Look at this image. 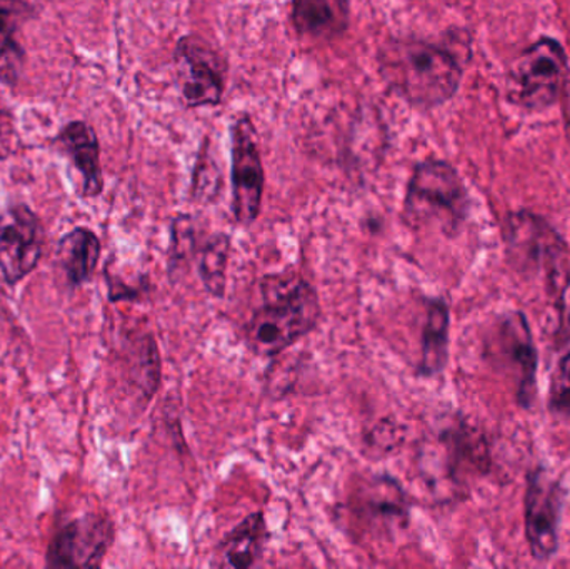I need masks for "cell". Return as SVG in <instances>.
Returning <instances> with one entry per match:
<instances>
[{"instance_id": "ffe728a7", "label": "cell", "mask_w": 570, "mask_h": 569, "mask_svg": "<svg viewBox=\"0 0 570 569\" xmlns=\"http://www.w3.org/2000/svg\"><path fill=\"white\" fill-rule=\"evenodd\" d=\"M196 219L190 214H177L170 223L169 251H167V273L170 279L183 274L190 261L197 256Z\"/></svg>"}, {"instance_id": "ac0fdd59", "label": "cell", "mask_w": 570, "mask_h": 569, "mask_svg": "<svg viewBox=\"0 0 570 569\" xmlns=\"http://www.w3.org/2000/svg\"><path fill=\"white\" fill-rule=\"evenodd\" d=\"M100 253L102 246L94 230L76 227L63 234L57 246V259L66 274L67 283L79 287L90 281L99 264Z\"/></svg>"}, {"instance_id": "ba28073f", "label": "cell", "mask_w": 570, "mask_h": 569, "mask_svg": "<svg viewBox=\"0 0 570 569\" xmlns=\"http://www.w3.org/2000/svg\"><path fill=\"white\" fill-rule=\"evenodd\" d=\"M176 59L186 69L180 86L186 107L199 109L219 106L226 92L227 73V62L219 50L203 37L189 33L177 40Z\"/></svg>"}, {"instance_id": "2e32d148", "label": "cell", "mask_w": 570, "mask_h": 569, "mask_svg": "<svg viewBox=\"0 0 570 569\" xmlns=\"http://www.w3.org/2000/svg\"><path fill=\"white\" fill-rule=\"evenodd\" d=\"M269 540L263 511L244 518L230 533L217 545L213 567L247 569L256 567L263 558Z\"/></svg>"}, {"instance_id": "7402d4cb", "label": "cell", "mask_w": 570, "mask_h": 569, "mask_svg": "<svg viewBox=\"0 0 570 569\" xmlns=\"http://www.w3.org/2000/svg\"><path fill=\"white\" fill-rule=\"evenodd\" d=\"M551 406L558 413L570 414V353L562 357L552 376Z\"/></svg>"}, {"instance_id": "d4e9b609", "label": "cell", "mask_w": 570, "mask_h": 569, "mask_svg": "<svg viewBox=\"0 0 570 569\" xmlns=\"http://www.w3.org/2000/svg\"><path fill=\"white\" fill-rule=\"evenodd\" d=\"M568 110H569V126H570V99H569Z\"/></svg>"}, {"instance_id": "52a82bcc", "label": "cell", "mask_w": 570, "mask_h": 569, "mask_svg": "<svg viewBox=\"0 0 570 569\" xmlns=\"http://www.w3.org/2000/svg\"><path fill=\"white\" fill-rule=\"evenodd\" d=\"M43 236L42 223L26 204H13L0 213V273L9 286L39 266Z\"/></svg>"}, {"instance_id": "277c9868", "label": "cell", "mask_w": 570, "mask_h": 569, "mask_svg": "<svg viewBox=\"0 0 570 569\" xmlns=\"http://www.w3.org/2000/svg\"><path fill=\"white\" fill-rule=\"evenodd\" d=\"M509 254L521 269L546 274L549 290L562 296L568 284V249L558 233L535 214L515 213L505 220Z\"/></svg>"}, {"instance_id": "30bf717a", "label": "cell", "mask_w": 570, "mask_h": 569, "mask_svg": "<svg viewBox=\"0 0 570 569\" xmlns=\"http://www.w3.org/2000/svg\"><path fill=\"white\" fill-rule=\"evenodd\" d=\"M116 527L106 514H86L57 531L47 548L49 568H99L109 553Z\"/></svg>"}, {"instance_id": "8fae6325", "label": "cell", "mask_w": 570, "mask_h": 569, "mask_svg": "<svg viewBox=\"0 0 570 569\" xmlns=\"http://www.w3.org/2000/svg\"><path fill=\"white\" fill-rule=\"evenodd\" d=\"M559 508L558 484L544 471H534L525 493V534L538 561L551 560L558 551Z\"/></svg>"}, {"instance_id": "9a60e30c", "label": "cell", "mask_w": 570, "mask_h": 569, "mask_svg": "<svg viewBox=\"0 0 570 569\" xmlns=\"http://www.w3.org/2000/svg\"><path fill=\"white\" fill-rule=\"evenodd\" d=\"M291 20L298 36L311 40H334L351 27L348 0H292Z\"/></svg>"}, {"instance_id": "cb8c5ba5", "label": "cell", "mask_w": 570, "mask_h": 569, "mask_svg": "<svg viewBox=\"0 0 570 569\" xmlns=\"http://www.w3.org/2000/svg\"><path fill=\"white\" fill-rule=\"evenodd\" d=\"M375 430L382 434L381 438L375 436V434L368 433L367 444L371 448H385V451H391V448H394L395 440H399V434L395 433V424L389 423V421H382L381 424L375 426Z\"/></svg>"}, {"instance_id": "44dd1931", "label": "cell", "mask_w": 570, "mask_h": 569, "mask_svg": "<svg viewBox=\"0 0 570 569\" xmlns=\"http://www.w3.org/2000/svg\"><path fill=\"white\" fill-rule=\"evenodd\" d=\"M220 190V170L216 160L210 157L209 147H200L197 157L196 170H194L190 194L193 199L200 204H209L216 199Z\"/></svg>"}, {"instance_id": "5b68a950", "label": "cell", "mask_w": 570, "mask_h": 569, "mask_svg": "<svg viewBox=\"0 0 570 569\" xmlns=\"http://www.w3.org/2000/svg\"><path fill=\"white\" fill-rule=\"evenodd\" d=\"M568 77V57L556 40L542 39L515 60L511 94L521 106L544 109L558 100Z\"/></svg>"}, {"instance_id": "6da1fadb", "label": "cell", "mask_w": 570, "mask_h": 569, "mask_svg": "<svg viewBox=\"0 0 570 569\" xmlns=\"http://www.w3.org/2000/svg\"><path fill=\"white\" fill-rule=\"evenodd\" d=\"M259 290L261 306L244 326V340L257 356H281L321 323V301L304 276L288 271L267 274Z\"/></svg>"}, {"instance_id": "e0dca14e", "label": "cell", "mask_w": 570, "mask_h": 569, "mask_svg": "<svg viewBox=\"0 0 570 569\" xmlns=\"http://www.w3.org/2000/svg\"><path fill=\"white\" fill-rule=\"evenodd\" d=\"M449 331H451V311L448 303L444 300H429L425 303L421 361L417 364L419 376H438L448 366Z\"/></svg>"}, {"instance_id": "7a4b0ae2", "label": "cell", "mask_w": 570, "mask_h": 569, "mask_svg": "<svg viewBox=\"0 0 570 569\" xmlns=\"http://www.w3.org/2000/svg\"><path fill=\"white\" fill-rule=\"evenodd\" d=\"M379 73L389 89L415 109H434L459 90L458 59L434 42L392 37L379 47Z\"/></svg>"}, {"instance_id": "7c38bea8", "label": "cell", "mask_w": 570, "mask_h": 569, "mask_svg": "<svg viewBox=\"0 0 570 569\" xmlns=\"http://www.w3.org/2000/svg\"><path fill=\"white\" fill-rule=\"evenodd\" d=\"M498 344L499 357L509 376L514 380L519 403L524 408L531 406L538 386V351L524 314L511 313L502 317L498 327Z\"/></svg>"}, {"instance_id": "3957f363", "label": "cell", "mask_w": 570, "mask_h": 569, "mask_svg": "<svg viewBox=\"0 0 570 569\" xmlns=\"http://www.w3.org/2000/svg\"><path fill=\"white\" fill-rule=\"evenodd\" d=\"M468 213V189L451 164L429 159L414 167L402 209V219L409 227L434 226L442 233L454 234Z\"/></svg>"}, {"instance_id": "4fadbf2b", "label": "cell", "mask_w": 570, "mask_h": 569, "mask_svg": "<svg viewBox=\"0 0 570 569\" xmlns=\"http://www.w3.org/2000/svg\"><path fill=\"white\" fill-rule=\"evenodd\" d=\"M53 147L62 153L80 176V196L97 197L104 190L100 144L86 120H72L57 133Z\"/></svg>"}, {"instance_id": "603a6c76", "label": "cell", "mask_w": 570, "mask_h": 569, "mask_svg": "<svg viewBox=\"0 0 570 569\" xmlns=\"http://www.w3.org/2000/svg\"><path fill=\"white\" fill-rule=\"evenodd\" d=\"M17 143H19V137H17L16 126H13L12 114L2 106V100H0V160L9 159L16 153Z\"/></svg>"}, {"instance_id": "8992f818", "label": "cell", "mask_w": 570, "mask_h": 569, "mask_svg": "<svg viewBox=\"0 0 570 569\" xmlns=\"http://www.w3.org/2000/svg\"><path fill=\"white\" fill-rule=\"evenodd\" d=\"M230 140H233V214L237 224L249 227L256 223L263 209L264 186H266V173H264L263 156H261L257 130L249 114L237 117L230 127Z\"/></svg>"}, {"instance_id": "5bb4252c", "label": "cell", "mask_w": 570, "mask_h": 569, "mask_svg": "<svg viewBox=\"0 0 570 569\" xmlns=\"http://www.w3.org/2000/svg\"><path fill=\"white\" fill-rule=\"evenodd\" d=\"M42 6V0H0V82L6 86H17L22 77L26 49L20 32Z\"/></svg>"}, {"instance_id": "d6986e66", "label": "cell", "mask_w": 570, "mask_h": 569, "mask_svg": "<svg viewBox=\"0 0 570 569\" xmlns=\"http://www.w3.org/2000/svg\"><path fill=\"white\" fill-rule=\"evenodd\" d=\"M230 251H233V239L226 233L210 234L203 249L197 251V271H199L204 290L216 300H220L226 294Z\"/></svg>"}, {"instance_id": "9c48e42d", "label": "cell", "mask_w": 570, "mask_h": 569, "mask_svg": "<svg viewBox=\"0 0 570 569\" xmlns=\"http://www.w3.org/2000/svg\"><path fill=\"white\" fill-rule=\"evenodd\" d=\"M351 518L362 530L381 537H394L411 520V503L404 488L387 474L365 480L348 500Z\"/></svg>"}]
</instances>
